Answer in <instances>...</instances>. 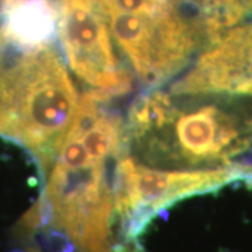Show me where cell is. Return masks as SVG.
<instances>
[{
    "instance_id": "3",
    "label": "cell",
    "mask_w": 252,
    "mask_h": 252,
    "mask_svg": "<svg viewBox=\"0 0 252 252\" xmlns=\"http://www.w3.org/2000/svg\"><path fill=\"white\" fill-rule=\"evenodd\" d=\"M109 32L126 55L139 80L154 89L182 70L195 54L205 30L178 7L157 16L109 14Z\"/></svg>"
},
{
    "instance_id": "4",
    "label": "cell",
    "mask_w": 252,
    "mask_h": 252,
    "mask_svg": "<svg viewBox=\"0 0 252 252\" xmlns=\"http://www.w3.org/2000/svg\"><path fill=\"white\" fill-rule=\"evenodd\" d=\"M171 139L156 152L170 156L174 161L188 165L224 164L243 153L252 143V119L216 104L181 111L174 107L165 125L140 140L149 144Z\"/></svg>"
},
{
    "instance_id": "2",
    "label": "cell",
    "mask_w": 252,
    "mask_h": 252,
    "mask_svg": "<svg viewBox=\"0 0 252 252\" xmlns=\"http://www.w3.org/2000/svg\"><path fill=\"white\" fill-rule=\"evenodd\" d=\"M251 175L252 168L233 165L156 170L137 164L130 156H121L115 170L114 198L126 243L133 245L147 223L174 202Z\"/></svg>"
},
{
    "instance_id": "8",
    "label": "cell",
    "mask_w": 252,
    "mask_h": 252,
    "mask_svg": "<svg viewBox=\"0 0 252 252\" xmlns=\"http://www.w3.org/2000/svg\"><path fill=\"white\" fill-rule=\"evenodd\" d=\"M99 13L109 14H137L157 17L165 14L177 6L172 0H91Z\"/></svg>"
},
{
    "instance_id": "5",
    "label": "cell",
    "mask_w": 252,
    "mask_h": 252,
    "mask_svg": "<svg viewBox=\"0 0 252 252\" xmlns=\"http://www.w3.org/2000/svg\"><path fill=\"white\" fill-rule=\"evenodd\" d=\"M56 32L72 72L93 91L109 97L129 93L130 74L118 63L104 16L91 0H59Z\"/></svg>"
},
{
    "instance_id": "7",
    "label": "cell",
    "mask_w": 252,
    "mask_h": 252,
    "mask_svg": "<svg viewBox=\"0 0 252 252\" xmlns=\"http://www.w3.org/2000/svg\"><path fill=\"white\" fill-rule=\"evenodd\" d=\"M58 27V7L51 0H16L1 30L26 45L51 44Z\"/></svg>"
},
{
    "instance_id": "1",
    "label": "cell",
    "mask_w": 252,
    "mask_h": 252,
    "mask_svg": "<svg viewBox=\"0 0 252 252\" xmlns=\"http://www.w3.org/2000/svg\"><path fill=\"white\" fill-rule=\"evenodd\" d=\"M80 97L52 44L26 45L0 28V136L46 168L77 114Z\"/></svg>"
},
{
    "instance_id": "6",
    "label": "cell",
    "mask_w": 252,
    "mask_h": 252,
    "mask_svg": "<svg viewBox=\"0 0 252 252\" xmlns=\"http://www.w3.org/2000/svg\"><path fill=\"white\" fill-rule=\"evenodd\" d=\"M171 91L178 95H252V23L233 27L210 42Z\"/></svg>"
}]
</instances>
